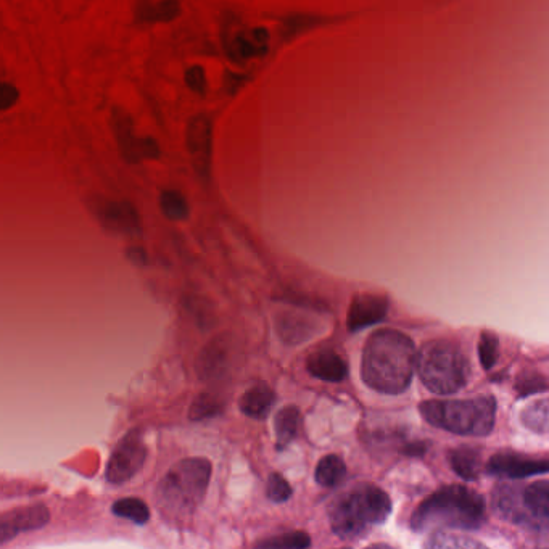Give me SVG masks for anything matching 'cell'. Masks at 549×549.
Wrapping results in <instances>:
<instances>
[{
  "instance_id": "obj_1",
  "label": "cell",
  "mask_w": 549,
  "mask_h": 549,
  "mask_svg": "<svg viewBox=\"0 0 549 549\" xmlns=\"http://www.w3.org/2000/svg\"><path fill=\"white\" fill-rule=\"evenodd\" d=\"M417 369L416 347L403 332L380 329L364 345L361 376L364 384L385 395L408 389Z\"/></svg>"
},
{
  "instance_id": "obj_2",
  "label": "cell",
  "mask_w": 549,
  "mask_h": 549,
  "mask_svg": "<svg viewBox=\"0 0 549 549\" xmlns=\"http://www.w3.org/2000/svg\"><path fill=\"white\" fill-rule=\"evenodd\" d=\"M485 521V501L463 485L443 487L422 501L411 517L416 532L443 529L475 530Z\"/></svg>"
},
{
  "instance_id": "obj_3",
  "label": "cell",
  "mask_w": 549,
  "mask_h": 549,
  "mask_svg": "<svg viewBox=\"0 0 549 549\" xmlns=\"http://www.w3.org/2000/svg\"><path fill=\"white\" fill-rule=\"evenodd\" d=\"M390 512V496L376 485L361 483L331 504L329 522L332 532L342 540H360L384 524Z\"/></svg>"
},
{
  "instance_id": "obj_4",
  "label": "cell",
  "mask_w": 549,
  "mask_h": 549,
  "mask_svg": "<svg viewBox=\"0 0 549 549\" xmlns=\"http://www.w3.org/2000/svg\"><path fill=\"white\" fill-rule=\"evenodd\" d=\"M210 479L208 459L187 458L174 464L157 488L160 511L173 519L190 516L207 495Z\"/></svg>"
},
{
  "instance_id": "obj_5",
  "label": "cell",
  "mask_w": 549,
  "mask_h": 549,
  "mask_svg": "<svg viewBox=\"0 0 549 549\" xmlns=\"http://www.w3.org/2000/svg\"><path fill=\"white\" fill-rule=\"evenodd\" d=\"M419 411L430 426L451 434L483 437L495 427L496 401L492 397L424 401Z\"/></svg>"
},
{
  "instance_id": "obj_6",
  "label": "cell",
  "mask_w": 549,
  "mask_h": 549,
  "mask_svg": "<svg viewBox=\"0 0 549 549\" xmlns=\"http://www.w3.org/2000/svg\"><path fill=\"white\" fill-rule=\"evenodd\" d=\"M417 372L430 392L455 395L469 382L471 366L455 342L432 340L417 355Z\"/></svg>"
},
{
  "instance_id": "obj_7",
  "label": "cell",
  "mask_w": 549,
  "mask_h": 549,
  "mask_svg": "<svg viewBox=\"0 0 549 549\" xmlns=\"http://www.w3.org/2000/svg\"><path fill=\"white\" fill-rule=\"evenodd\" d=\"M495 506L512 524L549 533V480H540L522 488H500L495 492Z\"/></svg>"
},
{
  "instance_id": "obj_8",
  "label": "cell",
  "mask_w": 549,
  "mask_h": 549,
  "mask_svg": "<svg viewBox=\"0 0 549 549\" xmlns=\"http://www.w3.org/2000/svg\"><path fill=\"white\" fill-rule=\"evenodd\" d=\"M145 458H147V446H145L142 432L131 430L121 438L108 459L107 472H105L108 483L123 485L128 480L134 479L144 467Z\"/></svg>"
},
{
  "instance_id": "obj_9",
  "label": "cell",
  "mask_w": 549,
  "mask_h": 549,
  "mask_svg": "<svg viewBox=\"0 0 549 549\" xmlns=\"http://www.w3.org/2000/svg\"><path fill=\"white\" fill-rule=\"evenodd\" d=\"M113 133L116 144L124 160L136 165L142 160H157L160 158V147L152 137H137L134 134L133 120L121 108H113Z\"/></svg>"
},
{
  "instance_id": "obj_10",
  "label": "cell",
  "mask_w": 549,
  "mask_h": 549,
  "mask_svg": "<svg viewBox=\"0 0 549 549\" xmlns=\"http://www.w3.org/2000/svg\"><path fill=\"white\" fill-rule=\"evenodd\" d=\"M186 145L195 173L208 181L213 158V124L207 115L190 118L186 129Z\"/></svg>"
},
{
  "instance_id": "obj_11",
  "label": "cell",
  "mask_w": 549,
  "mask_h": 549,
  "mask_svg": "<svg viewBox=\"0 0 549 549\" xmlns=\"http://www.w3.org/2000/svg\"><path fill=\"white\" fill-rule=\"evenodd\" d=\"M92 208L100 224L108 231L126 237L142 236L141 216L131 203L100 199Z\"/></svg>"
},
{
  "instance_id": "obj_12",
  "label": "cell",
  "mask_w": 549,
  "mask_h": 549,
  "mask_svg": "<svg viewBox=\"0 0 549 549\" xmlns=\"http://www.w3.org/2000/svg\"><path fill=\"white\" fill-rule=\"evenodd\" d=\"M488 474L501 479L519 480L532 475L548 474L549 459L532 458L517 453H500L487 464Z\"/></svg>"
},
{
  "instance_id": "obj_13",
  "label": "cell",
  "mask_w": 549,
  "mask_h": 549,
  "mask_svg": "<svg viewBox=\"0 0 549 549\" xmlns=\"http://www.w3.org/2000/svg\"><path fill=\"white\" fill-rule=\"evenodd\" d=\"M49 509L44 504H34L28 508L13 509L0 517V543L5 545L21 533L41 529L49 522Z\"/></svg>"
},
{
  "instance_id": "obj_14",
  "label": "cell",
  "mask_w": 549,
  "mask_h": 549,
  "mask_svg": "<svg viewBox=\"0 0 549 549\" xmlns=\"http://www.w3.org/2000/svg\"><path fill=\"white\" fill-rule=\"evenodd\" d=\"M389 306V300L382 295H356L348 310V331L360 332L384 321Z\"/></svg>"
},
{
  "instance_id": "obj_15",
  "label": "cell",
  "mask_w": 549,
  "mask_h": 549,
  "mask_svg": "<svg viewBox=\"0 0 549 549\" xmlns=\"http://www.w3.org/2000/svg\"><path fill=\"white\" fill-rule=\"evenodd\" d=\"M276 331L279 339L289 345H300L321 331L319 322L303 311H282L276 316Z\"/></svg>"
},
{
  "instance_id": "obj_16",
  "label": "cell",
  "mask_w": 549,
  "mask_h": 549,
  "mask_svg": "<svg viewBox=\"0 0 549 549\" xmlns=\"http://www.w3.org/2000/svg\"><path fill=\"white\" fill-rule=\"evenodd\" d=\"M306 369L311 376L324 382H342L347 379L348 366L342 356L332 350L316 351L306 361Z\"/></svg>"
},
{
  "instance_id": "obj_17",
  "label": "cell",
  "mask_w": 549,
  "mask_h": 549,
  "mask_svg": "<svg viewBox=\"0 0 549 549\" xmlns=\"http://www.w3.org/2000/svg\"><path fill=\"white\" fill-rule=\"evenodd\" d=\"M268 38V31L265 28L240 31L229 41V55L239 62L265 55L268 50Z\"/></svg>"
},
{
  "instance_id": "obj_18",
  "label": "cell",
  "mask_w": 549,
  "mask_h": 549,
  "mask_svg": "<svg viewBox=\"0 0 549 549\" xmlns=\"http://www.w3.org/2000/svg\"><path fill=\"white\" fill-rule=\"evenodd\" d=\"M181 13V5L174 0H142L134 7V17L139 23H166Z\"/></svg>"
},
{
  "instance_id": "obj_19",
  "label": "cell",
  "mask_w": 549,
  "mask_h": 549,
  "mask_svg": "<svg viewBox=\"0 0 549 549\" xmlns=\"http://www.w3.org/2000/svg\"><path fill=\"white\" fill-rule=\"evenodd\" d=\"M276 403V395L266 385H256L242 395L239 401V408L245 416L253 419H265L269 411Z\"/></svg>"
},
{
  "instance_id": "obj_20",
  "label": "cell",
  "mask_w": 549,
  "mask_h": 549,
  "mask_svg": "<svg viewBox=\"0 0 549 549\" xmlns=\"http://www.w3.org/2000/svg\"><path fill=\"white\" fill-rule=\"evenodd\" d=\"M229 347L223 340L210 343L200 356L199 371L203 377H218L228 369Z\"/></svg>"
},
{
  "instance_id": "obj_21",
  "label": "cell",
  "mask_w": 549,
  "mask_h": 549,
  "mask_svg": "<svg viewBox=\"0 0 549 549\" xmlns=\"http://www.w3.org/2000/svg\"><path fill=\"white\" fill-rule=\"evenodd\" d=\"M347 477V466L340 456L327 455L319 461L314 479L324 488H334Z\"/></svg>"
},
{
  "instance_id": "obj_22",
  "label": "cell",
  "mask_w": 549,
  "mask_h": 549,
  "mask_svg": "<svg viewBox=\"0 0 549 549\" xmlns=\"http://www.w3.org/2000/svg\"><path fill=\"white\" fill-rule=\"evenodd\" d=\"M450 463L453 471L467 482L477 479L482 471L480 453L472 448H458V450L451 451Z\"/></svg>"
},
{
  "instance_id": "obj_23",
  "label": "cell",
  "mask_w": 549,
  "mask_h": 549,
  "mask_svg": "<svg viewBox=\"0 0 549 549\" xmlns=\"http://www.w3.org/2000/svg\"><path fill=\"white\" fill-rule=\"evenodd\" d=\"M302 426V417L300 411L295 406H289L279 411L274 422L276 430L277 445L287 446L297 438L298 430Z\"/></svg>"
},
{
  "instance_id": "obj_24",
  "label": "cell",
  "mask_w": 549,
  "mask_h": 549,
  "mask_svg": "<svg viewBox=\"0 0 549 549\" xmlns=\"http://www.w3.org/2000/svg\"><path fill=\"white\" fill-rule=\"evenodd\" d=\"M424 549H488L487 546L466 537V535H456V533L434 532L426 541Z\"/></svg>"
},
{
  "instance_id": "obj_25",
  "label": "cell",
  "mask_w": 549,
  "mask_h": 549,
  "mask_svg": "<svg viewBox=\"0 0 549 549\" xmlns=\"http://www.w3.org/2000/svg\"><path fill=\"white\" fill-rule=\"evenodd\" d=\"M160 208L161 213L171 221H184L190 215L189 203L179 190H163Z\"/></svg>"
},
{
  "instance_id": "obj_26",
  "label": "cell",
  "mask_w": 549,
  "mask_h": 549,
  "mask_svg": "<svg viewBox=\"0 0 549 549\" xmlns=\"http://www.w3.org/2000/svg\"><path fill=\"white\" fill-rule=\"evenodd\" d=\"M115 516L134 522L137 525H144L150 519V511L147 504L137 498H124L116 501L112 508Z\"/></svg>"
},
{
  "instance_id": "obj_27",
  "label": "cell",
  "mask_w": 549,
  "mask_h": 549,
  "mask_svg": "<svg viewBox=\"0 0 549 549\" xmlns=\"http://www.w3.org/2000/svg\"><path fill=\"white\" fill-rule=\"evenodd\" d=\"M311 538L305 532H289L258 541L255 549H308Z\"/></svg>"
},
{
  "instance_id": "obj_28",
  "label": "cell",
  "mask_w": 549,
  "mask_h": 549,
  "mask_svg": "<svg viewBox=\"0 0 549 549\" xmlns=\"http://www.w3.org/2000/svg\"><path fill=\"white\" fill-rule=\"evenodd\" d=\"M521 417L527 429L533 430L537 434L549 432V400L533 403L529 408L524 409Z\"/></svg>"
},
{
  "instance_id": "obj_29",
  "label": "cell",
  "mask_w": 549,
  "mask_h": 549,
  "mask_svg": "<svg viewBox=\"0 0 549 549\" xmlns=\"http://www.w3.org/2000/svg\"><path fill=\"white\" fill-rule=\"evenodd\" d=\"M223 411V403L213 395H202L192 403L190 408V419L192 421H203V419H210V417L218 416Z\"/></svg>"
},
{
  "instance_id": "obj_30",
  "label": "cell",
  "mask_w": 549,
  "mask_h": 549,
  "mask_svg": "<svg viewBox=\"0 0 549 549\" xmlns=\"http://www.w3.org/2000/svg\"><path fill=\"white\" fill-rule=\"evenodd\" d=\"M498 353H500L498 337L492 332H483L479 342V358L483 368L492 369L498 361Z\"/></svg>"
},
{
  "instance_id": "obj_31",
  "label": "cell",
  "mask_w": 549,
  "mask_h": 549,
  "mask_svg": "<svg viewBox=\"0 0 549 549\" xmlns=\"http://www.w3.org/2000/svg\"><path fill=\"white\" fill-rule=\"evenodd\" d=\"M266 495L273 503H285L290 500L292 496V487L289 482L279 474H273L268 479V485H266Z\"/></svg>"
},
{
  "instance_id": "obj_32",
  "label": "cell",
  "mask_w": 549,
  "mask_h": 549,
  "mask_svg": "<svg viewBox=\"0 0 549 549\" xmlns=\"http://www.w3.org/2000/svg\"><path fill=\"white\" fill-rule=\"evenodd\" d=\"M186 84L189 86L190 91L197 92V94H203L205 87H207V78H205V71L202 67H192L186 71Z\"/></svg>"
},
{
  "instance_id": "obj_33",
  "label": "cell",
  "mask_w": 549,
  "mask_h": 549,
  "mask_svg": "<svg viewBox=\"0 0 549 549\" xmlns=\"http://www.w3.org/2000/svg\"><path fill=\"white\" fill-rule=\"evenodd\" d=\"M548 389V382L543 377L532 374L530 377H524L519 380V392L524 395H532V393L540 392V390Z\"/></svg>"
},
{
  "instance_id": "obj_34",
  "label": "cell",
  "mask_w": 549,
  "mask_h": 549,
  "mask_svg": "<svg viewBox=\"0 0 549 549\" xmlns=\"http://www.w3.org/2000/svg\"><path fill=\"white\" fill-rule=\"evenodd\" d=\"M18 97H20V92H18L17 87L10 83H2V87H0V110L5 112V110L12 108L13 105L17 104Z\"/></svg>"
},
{
  "instance_id": "obj_35",
  "label": "cell",
  "mask_w": 549,
  "mask_h": 549,
  "mask_svg": "<svg viewBox=\"0 0 549 549\" xmlns=\"http://www.w3.org/2000/svg\"><path fill=\"white\" fill-rule=\"evenodd\" d=\"M126 256L129 261H133L134 265L144 266L147 263V255L141 247H129L126 250Z\"/></svg>"
},
{
  "instance_id": "obj_36",
  "label": "cell",
  "mask_w": 549,
  "mask_h": 549,
  "mask_svg": "<svg viewBox=\"0 0 549 549\" xmlns=\"http://www.w3.org/2000/svg\"><path fill=\"white\" fill-rule=\"evenodd\" d=\"M368 549H395V548H392V546H389V545H372V546H369Z\"/></svg>"
}]
</instances>
